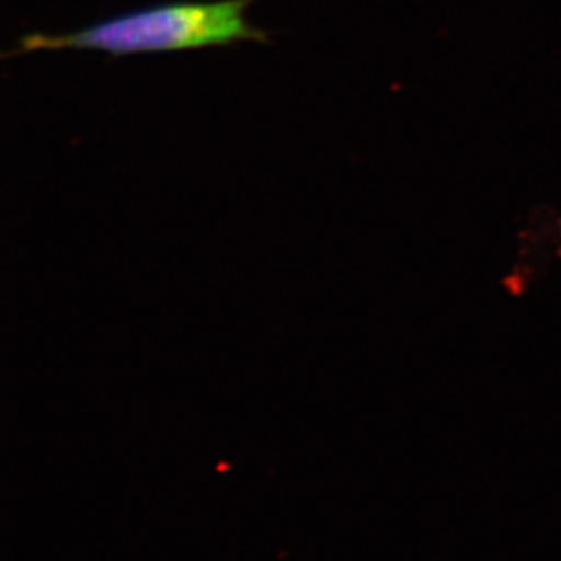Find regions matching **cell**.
I'll use <instances>...</instances> for the list:
<instances>
[{
  "label": "cell",
  "mask_w": 561,
  "mask_h": 561,
  "mask_svg": "<svg viewBox=\"0 0 561 561\" xmlns=\"http://www.w3.org/2000/svg\"><path fill=\"white\" fill-rule=\"evenodd\" d=\"M254 0L162 3L130 11L66 35L31 33L16 51L99 50L113 57L146 51L197 49L238 41L265 43L268 33L251 27L245 10Z\"/></svg>",
  "instance_id": "cell-1"
}]
</instances>
